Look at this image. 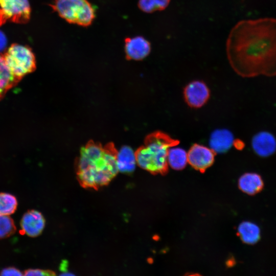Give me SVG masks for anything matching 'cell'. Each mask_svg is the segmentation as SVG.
<instances>
[{
  "instance_id": "cell-1",
  "label": "cell",
  "mask_w": 276,
  "mask_h": 276,
  "mask_svg": "<svg viewBox=\"0 0 276 276\" xmlns=\"http://www.w3.org/2000/svg\"><path fill=\"white\" fill-rule=\"evenodd\" d=\"M229 64L239 76H276V19L242 20L231 29L226 43Z\"/></svg>"
},
{
  "instance_id": "cell-2",
  "label": "cell",
  "mask_w": 276,
  "mask_h": 276,
  "mask_svg": "<svg viewBox=\"0 0 276 276\" xmlns=\"http://www.w3.org/2000/svg\"><path fill=\"white\" fill-rule=\"evenodd\" d=\"M116 151L112 146L89 143L83 147L76 164V173L80 185L98 189L108 185L118 171Z\"/></svg>"
},
{
  "instance_id": "cell-3",
  "label": "cell",
  "mask_w": 276,
  "mask_h": 276,
  "mask_svg": "<svg viewBox=\"0 0 276 276\" xmlns=\"http://www.w3.org/2000/svg\"><path fill=\"white\" fill-rule=\"evenodd\" d=\"M179 144V140L163 131L151 133L146 137L144 144L135 152L137 165L151 173H164L168 167L169 148Z\"/></svg>"
},
{
  "instance_id": "cell-4",
  "label": "cell",
  "mask_w": 276,
  "mask_h": 276,
  "mask_svg": "<svg viewBox=\"0 0 276 276\" xmlns=\"http://www.w3.org/2000/svg\"><path fill=\"white\" fill-rule=\"evenodd\" d=\"M50 6L71 24L88 26L95 17L94 9L87 0H54Z\"/></svg>"
},
{
  "instance_id": "cell-5",
  "label": "cell",
  "mask_w": 276,
  "mask_h": 276,
  "mask_svg": "<svg viewBox=\"0 0 276 276\" xmlns=\"http://www.w3.org/2000/svg\"><path fill=\"white\" fill-rule=\"evenodd\" d=\"M3 55L11 73L19 81L36 68L34 55L28 47L13 44Z\"/></svg>"
},
{
  "instance_id": "cell-6",
  "label": "cell",
  "mask_w": 276,
  "mask_h": 276,
  "mask_svg": "<svg viewBox=\"0 0 276 276\" xmlns=\"http://www.w3.org/2000/svg\"><path fill=\"white\" fill-rule=\"evenodd\" d=\"M30 14L28 0H0V26L7 21L26 23Z\"/></svg>"
},
{
  "instance_id": "cell-7",
  "label": "cell",
  "mask_w": 276,
  "mask_h": 276,
  "mask_svg": "<svg viewBox=\"0 0 276 276\" xmlns=\"http://www.w3.org/2000/svg\"><path fill=\"white\" fill-rule=\"evenodd\" d=\"M183 97L189 106L199 108L203 106L210 97V90L202 81L194 80L183 89Z\"/></svg>"
},
{
  "instance_id": "cell-8",
  "label": "cell",
  "mask_w": 276,
  "mask_h": 276,
  "mask_svg": "<svg viewBox=\"0 0 276 276\" xmlns=\"http://www.w3.org/2000/svg\"><path fill=\"white\" fill-rule=\"evenodd\" d=\"M187 153L188 163L200 171H204L212 165L216 154L211 148L197 143L193 144Z\"/></svg>"
},
{
  "instance_id": "cell-9",
  "label": "cell",
  "mask_w": 276,
  "mask_h": 276,
  "mask_svg": "<svg viewBox=\"0 0 276 276\" xmlns=\"http://www.w3.org/2000/svg\"><path fill=\"white\" fill-rule=\"evenodd\" d=\"M45 224L44 218L40 212L34 210H29L21 218L20 233L31 237H37L43 231Z\"/></svg>"
},
{
  "instance_id": "cell-10",
  "label": "cell",
  "mask_w": 276,
  "mask_h": 276,
  "mask_svg": "<svg viewBox=\"0 0 276 276\" xmlns=\"http://www.w3.org/2000/svg\"><path fill=\"white\" fill-rule=\"evenodd\" d=\"M125 51L128 59L141 60L150 53V43L142 36L127 38L125 40Z\"/></svg>"
},
{
  "instance_id": "cell-11",
  "label": "cell",
  "mask_w": 276,
  "mask_h": 276,
  "mask_svg": "<svg viewBox=\"0 0 276 276\" xmlns=\"http://www.w3.org/2000/svg\"><path fill=\"white\" fill-rule=\"evenodd\" d=\"M255 152L261 157H268L276 151V139L267 131H261L255 134L251 141Z\"/></svg>"
},
{
  "instance_id": "cell-12",
  "label": "cell",
  "mask_w": 276,
  "mask_h": 276,
  "mask_svg": "<svg viewBox=\"0 0 276 276\" xmlns=\"http://www.w3.org/2000/svg\"><path fill=\"white\" fill-rule=\"evenodd\" d=\"M234 142L232 133L227 129H221L214 130L210 138V148L216 153H222L228 150Z\"/></svg>"
},
{
  "instance_id": "cell-13",
  "label": "cell",
  "mask_w": 276,
  "mask_h": 276,
  "mask_svg": "<svg viewBox=\"0 0 276 276\" xmlns=\"http://www.w3.org/2000/svg\"><path fill=\"white\" fill-rule=\"evenodd\" d=\"M116 157L118 171L121 172H132L137 165L136 153L129 147H122L116 151Z\"/></svg>"
},
{
  "instance_id": "cell-14",
  "label": "cell",
  "mask_w": 276,
  "mask_h": 276,
  "mask_svg": "<svg viewBox=\"0 0 276 276\" xmlns=\"http://www.w3.org/2000/svg\"><path fill=\"white\" fill-rule=\"evenodd\" d=\"M238 186L243 192L254 195L260 192L263 187V181L260 176L256 173H246L239 178Z\"/></svg>"
},
{
  "instance_id": "cell-15",
  "label": "cell",
  "mask_w": 276,
  "mask_h": 276,
  "mask_svg": "<svg viewBox=\"0 0 276 276\" xmlns=\"http://www.w3.org/2000/svg\"><path fill=\"white\" fill-rule=\"evenodd\" d=\"M18 82L10 71L3 54H0V100Z\"/></svg>"
},
{
  "instance_id": "cell-16",
  "label": "cell",
  "mask_w": 276,
  "mask_h": 276,
  "mask_svg": "<svg viewBox=\"0 0 276 276\" xmlns=\"http://www.w3.org/2000/svg\"><path fill=\"white\" fill-rule=\"evenodd\" d=\"M238 233L242 241L248 244L258 242L260 238V229L255 223L244 221L238 227Z\"/></svg>"
},
{
  "instance_id": "cell-17",
  "label": "cell",
  "mask_w": 276,
  "mask_h": 276,
  "mask_svg": "<svg viewBox=\"0 0 276 276\" xmlns=\"http://www.w3.org/2000/svg\"><path fill=\"white\" fill-rule=\"evenodd\" d=\"M167 163L174 170H182L188 163V153L182 148L172 147L168 150Z\"/></svg>"
},
{
  "instance_id": "cell-18",
  "label": "cell",
  "mask_w": 276,
  "mask_h": 276,
  "mask_svg": "<svg viewBox=\"0 0 276 276\" xmlns=\"http://www.w3.org/2000/svg\"><path fill=\"white\" fill-rule=\"evenodd\" d=\"M17 204V199L14 195L8 193H0V215H10L14 213Z\"/></svg>"
},
{
  "instance_id": "cell-19",
  "label": "cell",
  "mask_w": 276,
  "mask_h": 276,
  "mask_svg": "<svg viewBox=\"0 0 276 276\" xmlns=\"http://www.w3.org/2000/svg\"><path fill=\"white\" fill-rule=\"evenodd\" d=\"M171 0H139L138 6L142 11L151 13L157 11L165 10Z\"/></svg>"
},
{
  "instance_id": "cell-20",
  "label": "cell",
  "mask_w": 276,
  "mask_h": 276,
  "mask_svg": "<svg viewBox=\"0 0 276 276\" xmlns=\"http://www.w3.org/2000/svg\"><path fill=\"white\" fill-rule=\"evenodd\" d=\"M16 231L13 220L9 215H0V239L13 235Z\"/></svg>"
},
{
  "instance_id": "cell-21",
  "label": "cell",
  "mask_w": 276,
  "mask_h": 276,
  "mask_svg": "<svg viewBox=\"0 0 276 276\" xmlns=\"http://www.w3.org/2000/svg\"><path fill=\"white\" fill-rule=\"evenodd\" d=\"M23 275H55L53 271L39 269H29L25 271Z\"/></svg>"
},
{
  "instance_id": "cell-22",
  "label": "cell",
  "mask_w": 276,
  "mask_h": 276,
  "mask_svg": "<svg viewBox=\"0 0 276 276\" xmlns=\"http://www.w3.org/2000/svg\"><path fill=\"white\" fill-rule=\"evenodd\" d=\"M2 275H21L22 272L14 267H8L3 269L0 273Z\"/></svg>"
},
{
  "instance_id": "cell-23",
  "label": "cell",
  "mask_w": 276,
  "mask_h": 276,
  "mask_svg": "<svg viewBox=\"0 0 276 276\" xmlns=\"http://www.w3.org/2000/svg\"><path fill=\"white\" fill-rule=\"evenodd\" d=\"M7 44V38L4 33L0 30V54H3L5 52Z\"/></svg>"
},
{
  "instance_id": "cell-24",
  "label": "cell",
  "mask_w": 276,
  "mask_h": 276,
  "mask_svg": "<svg viewBox=\"0 0 276 276\" xmlns=\"http://www.w3.org/2000/svg\"><path fill=\"white\" fill-rule=\"evenodd\" d=\"M233 145L237 149H242L244 147V144L240 141H236L234 140Z\"/></svg>"
}]
</instances>
